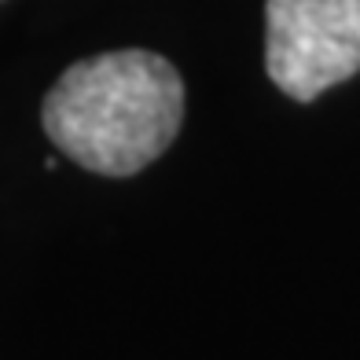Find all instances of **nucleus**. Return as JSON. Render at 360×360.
I'll use <instances>...</instances> for the list:
<instances>
[{
	"mask_svg": "<svg viewBox=\"0 0 360 360\" xmlns=\"http://www.w3.org/2000/svg\"><path fill=\"white\" fill-rule=\"evenodd\" d=\"M44 133L67 158L103 176L147 169L180 133L184 81L140 48L81 59L44 96Z\"/></svg>",
	"mask_w": 360,
	"mask_h": 360,
	"instance_id": "nucleus-1",
	"label": "nucleus"
},
{
	"mask_svg": "<svg viewBox=\"0 0 360 360\" xmlns=\"http://www.w3.org/2000/svg\"><path fill=\"white\" fill-rule=\"evenodd\" d=\"M265 67L276 89L309 103L360 70V0H269Z\"/></svg>",
	"mask_w": 360,
	"mask_h": 360,
	"instance_id": "nucleus-2",
	"label": "nucleus"
}]
</instances>
